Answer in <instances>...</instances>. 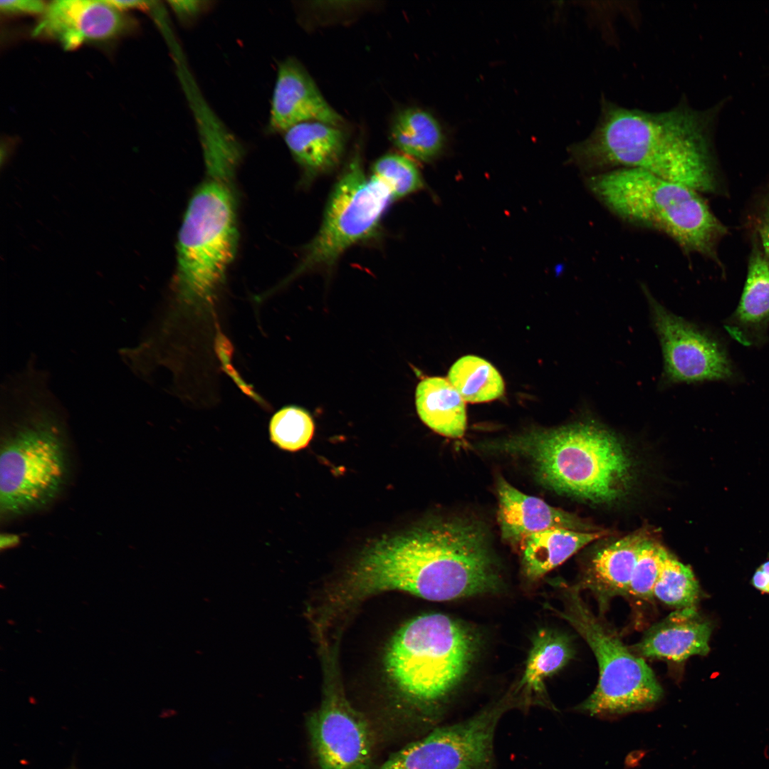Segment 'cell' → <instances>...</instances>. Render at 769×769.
Masks as SVG:
<instances>
[{
	"label": "cell",
	"instance_id": "obj_1",
	"mask_svg": "<svg viewBox=\"0 0 769 769\" xmlns=\"http://www.w3.org/2000/svg\"><path fill=\"white\" fill-rule=\"evenodd\" d=\"M501 587L483 529L466 519L442 518L372 542L349 571L341 593L348 601L398 590L447 601Z\"/></svg>",
	"mask_w": 769,
	"mask_h": 769
},
{
	"label": "cell",
	"instance_id": "obj_2",
	"mask_svg": "<svg viewBox=\"0 0 769 769\" xmlns=\"http://www.w3.org/2000/svg\"><path fill=\"white\" fill-rule=\"evenodd\" d=\"M708 120L684 105L654 113L605 102L594 130L570 148L571 159L585 172L634 168L701 194H721Z\"/></svg>",
	"mask_w": 769,
	"mask_h": 769
},
{
	"label": "cell",
	"instance_id": "obj_3",
	"mask_svg": "<svg viewBox=\"0 0 769 769\" xmlns=\"http://www.w3.org/2000/svg\"><path fill=\"white\" fill-rule=\"evenodd\" d=\"M48 382L46 371L31 359L1 384L6 428L0 455V508L6 517L46 507L66 481L64 412Z\"/></svg>",
	"mask_w": 769,
	"mask_h": 769
},
{
	"label": "cell",
	"instance_id": "obj_4",
	"mask_svg": "<svg viewBox=\"0 0 769 769\" xmlns=\"http://www.w3.org/2000/svg\"><path fill=\"white\" fill-rule=\"evenodd\" d=\"M486 446L489 451L523 456L543 485L592 502L617 499L632 478L631 460L619 438L592 422L531 431Z\"/></svg>",
	"mask_w": 769,
	"mask_h": 769
},
{
	"label": "cell",
	"instance_id": "obj_5",
	"mask_svg": "<svg viewBox=\"0 0 769 769\" xmlns=\"http://www.w3.org/2000/svg\"><path fill=\"white\" fill-rule=\"evenodd\" d=\"M587 188L612 213L629 224L656 230L687 254L723 268L718 246L728 234L701 193L634 168L592 174Z\"/></svg>",
	"mask_w": 769,
	"mask_h": 769
},
{
	"label": "cell",
	"instance_id": "obj_6",
	"mask_svg": "<svg viewBox=\"0 0 769 769\" xmlns=\"http://www.w3.org/2000/svg\"><path fill=\"white\" fill-rule=\"evenodd\" d=\"M236 171L206 168L185 211L177 239L174 287L177 298L187 304L210 303L235 257Z\"/></svg>",
	"mask_w": 769,
	"mask_h": 769
},
{
	"label": "cell",
	"instance_id": "obj_7",
	"mask_svg": "<svg viewBox=\"0 0 769 769\" xmlns=\"http://www.w3.org/2000/svg\"><path fill=\"white\" fill-rule=\"evenodd\" d=\"M477 647L473 632L442 614L419 616L392 639L386 671L407 696L423 704L447 698L466 674Z\"/></svg>",
	"mask_w": 769,
	"mask_h": 769
},
{
	"label": "cell",
	"instance_id": "obj_8",
	"mask_svg": "<svg viewBox=\"0 0 769 769\" xmlns=\"http://www.w3.org/2000/svg\"><path fill=\"white\" fill-rule=\"evenodd\" d=\"M580 592L577 586L567 587L565 609L557 611L585 639L598 664L597 684L577 709L590 716H614L654 706L663 690L652 669L598 619Z\"/></svg>",
	"mask_w": 769,
	"mask_h": 769
},
{
	"label": "cell",
	"instance_id": "obj_9",
	"mask_svg": "<svg viewBox=\"0 0 769 769\" xmlns=\"http://www.w3.org/2000/svg\"><path fill=\"white\" fill-rule=\"evenodd\" d=\"M392 201L382 183L365 174L357 151L333 187L319 230L305 246L291 278L330 268L349 248L375 237Z\"/></svg>",
	"mask_w": 769,
	"mask_h": 769
},
{
	"label": "cell",
	"instance_id": "obj_10",
	"mask_svg": "<svg viewBox=\"0 0 769 769\" xmlns=\"http://www.w3.org/2000/svg\"><path fill=\"white\" fill-rule=\"evenodd\" d=\"M503 700L461 723L438 728L392 754L380 769H487Z\"/></svg>",
	"mask_w": 769,
	"mask_h": 769
},
{
	"label": "cell",
	"instance_id": "obj_11",
	"mask_svg": "<svg viewBox=\"0 0 769 769\" xmlns=\"http://www.w3.org/2000/svg\"><path fill=\"white\" fill-rule=\"evenodd\" d=\"M642 290L661 344L666 382L694 383L732 377L731 364L716 340L666 309L644 285Z\"/></svg>",
	"mask_w": 769,
	"mask_h": 769
},
{
	"label": "cell",
	"instance_id": "obj_12",
	"mask_svg": "<svg viewBox=\"0 0 769 769\" xmlns=\"http://www.w3.org/2000/svg\"><path fill=\"white\" fill-rule=\"evenodd\" d=\"M311 742L321 769H367L372 736L365 719L344 696L330 691L310 718Z\"/></svg>",
	"mask_w": 769,
	"mask_h": 769
},
{
	"label": "cell",
	"instance_id": "obj_13",
	"mask_svg": "<svg viewBox=\"0 0 769 769\" xmlns=\"http://www.w3.org/2000/svg\"><path fill=\"white\" fill-rule=\"evenodd\" d=\"M130 27V19L107 1L58 0L47 5L33 34L73 50L86 41L114 38Z\"/></svg>",
	"mask_w": 769,
	"mask_h": 769
},
{
	"label": "cell",
	"instance_id": "obj_14",
	"mask_svg": "<svg viewBox=\"0 0 769 769\" xmlns=\"http://www.w3.org/2000/svg\"><path fill=\"white\" fill-rule=\"evenodd\" d=\"M310 121L337 127H341L344 122L302 64L288 58L279 64L268 130L283 133L294 125Z\"/></svg>",
	"mask_w": 769,
	"mask_h": 769
},
{
	"label": "cell",
	"instance_id": "obj_15",
	"mask_svg": "<svg viewBox=\"0 0 769 769\" xmlns=\"http://www.w3.org/2000/svg\"><path fill=\"white\" fill-rule=\"evenodd\" d=\"M496 489L501 538L511 545L520 544L528 535L550 529L595 531L592 525L575 514L522 493L501 476Z\"/></svg>",
	"mask_w": 769,
	"mask_h": 769
},
{
	"label": "cell",
	"instance_id": "obj_16",
	"mask_svg": "<svg viewBox=\"0 0 769 769\" xmlns=\"http://www.w3.org/2000/svg\"><path fill=\"white\" fill-rule=\"evenodd\" d=\"M710 624L701 620L696 607L678 609L644 633L632 649L644 658L681 662L709 652Z\"/></svg>",
	"mask_w": 769,
	"mask_h": 769
},
{
	"label": "cell",
	"instance_id": "obj_17",
	"mask_svg": "<svg viewBox=\"0 0 769 769\" xmlns=\"http://www.w3.org/2000/svg\"><path fill=\"white\" fill-rule=\"evenodd\" d=\"M739 303L725 323L729 335L750 346L763 340L769 327V258L754 243Z\"/></svg>",
	"mask_w": 769,
	"mask_h": 769
},
{
	"label": "cell",
	"instance_id": "obj_18",
	"mask_svg": "<svg viewBox=\"0 0 769 769\" xmlns=\"http://www.w3.org/2000/svg\"><path fill=\"white\" fill-rule=\"evenodd\" d=\"M283 134L306 182L333 171L340 164L345 147V136L340 127L310 121L294 125Z\"/></svg>",
	"mask_w": 769,
	"mask_h": 769
},
{
	"label": "cell",
	"instance_id": "obj_19",
	"mask_svg": "<svg viewBox=\"0 0 769 769\" xmlns=\"http://www.w3.org/2000/svg\"><path fill=\"white\" fill-rule=\"evenodd\" d=\"M647 539L644 533H637L598 551L589 573L577 587L591 590L602 607L610 598L628 595L638 556Z\"/></svg>",
	"mask_w": 769,
	"mask_h": 769
},
{
	"label": "cell",
	"instance_id": "obj_20",
	"mask_svg": "<svg viewBox=\"0 0 769 769\" xmlns=\"http://www.w3.org/2000/svg\"><path fill=\"white\" fill-rule=\"evenodd\" d=\"M604 530L550 529L531 534L520 543L525 577L536 580L558 567L586 545L607 535Z\"/></svg>",
	"mask_w": 769,
	"mask_h": 769
},
{
	"label": "cell",
	"instance_id": "obj_21",
	"mask_svg": "<svg viewBox=\"0 0 769 769\" xmlns=\"http://www.w3.org/2000/svg\"><path fill=\"white\" fill-rule=\"evenodd\" d=\"M417 413L435 432L450 438H461L466 427L465 401L445 378L427 377L417 385L415 394Z\"/></svg>",
	"mask_w": 769,
	"mask_h": 769
},
{
	"label": "cell",
	"instance_id": "obj_22",
	"mask_svg": "<svg viewBox=\"0 0 769 769\" xmlns=\"http://www.w3.org/2000/svg\"><path fill=\"white\" fill-rule=\"evenodd\" d=\"M390 137L402 152L424 162L435 158L444 143L437 120L427 111L417 108H408L396 115Z\"/></svg>",
	"mask_w": 769,
	"mask_h": 769
},
{
	"label": "cell",
	"instance_id": "obj_23",
	"mask_svg": "<svg viewBox=\"0 0 769 769\" xmlns=\"http://www.w3.org/2000/svg\"><path fill=\"white\" fill-rule=\"evenodd\" d=\"M572 656L567 637L550 630H540L534 639L518 689L542 692L545 679L560 670Z\"/></svg>",
	"mask_w": 769,
	"mask_h": 769
},
{
	"label": "cell",
	"instance_id": "obj_24",
	"mask_svg": "<svg viewBox=\"0 0 769 769\" xmlns=\"http://www.w3.org/2000/svg\"><path fill=\"white\" fill-rule=\"evenodd\" d=\"M448 380L463 399L470 403L498 399L504 391V383L497 370L474 355L459 358L450 368Z\"/></svg>",
	"mask_w": 769,
	"mask_h": 769
},
{
	"label": "cell",
	"instance_id": "obj_25",
	"mask_svg": "<svg viewBox=\"0 0 769 769\" xmlns=\"http://www.w3.org/2000/svg\"><path fill=\"white\" fill-rule=\"evenodd\" d=\"M699 585L689 565H684L664 550L654 597L678 609L696 607Z\"/></svg>",
	"mask_w": 769,
	"mask_h": 769
},
{
	"label": "cell",
	"instance_id": "obj_26",
	"mask_svg": "<svg viewBox=\"0 0 769 769\" xmlns=\"http://www.w3.org/2000/svg\"><path fill=\"white\" fill-rule=\"evenodd\" d=\"M371 177L382 183L393 199L418 192L424 183L416 164L406 156L389 153L377 159L371 169Z\"/></svg>",
	"mask_w": 769,
	"mask_h": 769
},
{
	"label": "cell",
	"instance_id": "obj_27",
	"mask_svg": "<svg viewBox=\"0 0 769 769\" xmlns=\"http://www.w3.org/2000/svg\"><path fill=\"white\" fill-rule=\"evenodd\" d=\"M314 423L304 409L285 407L276 412L269 423L270 439L279 449L297 451L305 448L313 438Z\"/></svg>",
	"mask_w": 769,
	"mask_h": 769
},
{
	"label": "cell",
	"instance_id": "obj_28",
	"mask_svg": "<svg viewBox=\"0 0 769 769\" xmlns=\"http://www.w3.org/2000/svg\"><path fill=\"white\" fill-rule=\"evenodd\" d=\"M665 550L649 538L646 540L634 569L628 595L647 600L654 598V589Z\"/></svg>",
	"mask_w": 769,
	"mask_h": 769
},
{
	"label": "cell",
	"instance_id": "obj_29",
	"mask_svg": "<svg viewBox=\"0 0 769 769\" xmlns=\"http://www.w3.org/2000/svg\"><path fill=\"white\" fill-rule=\"evenodd\" d=\"M747 223L753 242L769 258V182L754 200Z\"/></svg>",
	"mask_w": 769,
	"mask_h": 769
},
{
	"label": "cell",
	"instance_id": "obj_30",
	"mask_svg": "<svg viewBox=\"0 0 769 769\" xmlns=\"http://www.w3.org/2000/svg\"><path fill=\"white\" fill-rule=\"evenodd\" d=\"M47 5L43 1L10 0L1 1L0 8L6 14H39L45 11Z\"/></svg>",
	"mask_w": 769,
	"mask_h": 769
},
{
	"label": "cell",
	"instance_id": "obj_31",
	"mask_svg": "<svg viewBox=\"0 0 769 769\" xmlns=\"http://www.w3.org/2000/svg\"><path fill=\"white\" fill-rule=\"evenodd\" d=\"M169 4L177 16L182 21L193 20L205 7V2L200 1H172Z\"/></svg>",
	"mask_w": 769,
	"mask_h": 769
},
{
	"label": "cell",
	"instance_id": "obj_32",
	"mask_svg": "<svg viewBox=\"0 0 769 769\" xmlns=\"http://www.w3.org/2000/svg\"><path fill=\"white\" fill-rule=\"evenodd\" d=\"M752 585L758 590L769 593V558L755 570L752 577Z\"/></svg>",
	"mask_w": 769,
	"mask_h": 769
},
{
	"label": "cell",
	"instance_id": "obj_33",
	"mask_svg": "<svg viewBox=\"0 0 769 769\" xmlns=\"http://www.w3.org/2000/svg\"><path fill=\"white\" fill-rule=\"evenodd\" d=\"M110 4L121 11L133 9H146L149 6V2L142 1H107Z\"/></svg>",
	"mask_w": 769,
	"mask_h": 769
}]
</instances>
